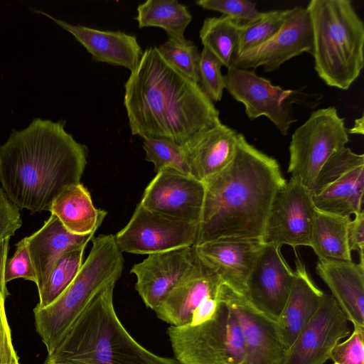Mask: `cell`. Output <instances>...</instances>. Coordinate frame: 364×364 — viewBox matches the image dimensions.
Here are the masks:
<instances>
[{"instance_id":"cell-38","label":"cell","mask_w":364,"mask_h":364,"mask_svg":"<svg viewBox=\"0 0 364 364\" xmlns=\"http://www.w3.org/2000/svg\"><path fill=\"white\" fill-rule=\"evenodd\" d=\"M22 225L19 209L0 188V243L15 235Z\"/></svg>"},{"instance_id":"cell-23","label":"cell","mask_w":364,"mask_h":364,"mask_svg":"<svg viewBox=\"0 0 364 364\" xmlns=\"http://www.w3.org/2000/svg\"><path fill=\"white\" fill-rule=\"evenodd\" d=\"M294 278L284 308L277 321L286 350L318 310L324 293L311 279L306 266L295 252Z\"/></svg>"},{"instance_id":"cell-37","label":"cell","mask_w":364,"mask_h":364,"mask_svg":"<svg viewBox=\"0 0 364 364\" xmlns=\"http://www.w3.org/2000/svg\"><path fill=\"white\" fill-rule=\"evenodd\" d=\"M4 278L6 284L18 278L36 283V274L23 238L16 244L13 257L6 261Z\"/></svg>"},{"instance_id":"cell-42","label":"cell","mask_w":364,"mask_h":364,"mask_svg":"<svg viewBox=\"0 0 364 364\" xmlns=\"http://www.w3.org/2000/svg\"><path fill=\"white\" fill-rule=\"evenodd\" d=\"M363 124L364 117L362 116L361 117L355 120L353 127L347 130L348 134H359L363 135L364 131Z\"/></svg>"},{"instance_id":"cell-33","label":"cell","mask_w":364,"mask_h":364,"mask_svg":"<svg viewBox=\"0 0 364 364\" xmlns=\"http://www.w3.org/2000/svg\"><path fill=\"white\" fill-rule=\"evenodd\" d=\"M221 62L206 48L200 53L199 86L212 101L221 100L225 90V77L221 73Z\"/></svg>"},{"instance_id":"cell-21","label":"cell","mask_w":364,"mask_h":364,"mask_svg":"<svg viewBox=\"0 0 364 364\" xmlns=\"http://www.w3.org/2000/svg\"><path fill=\"white\" fill-rule=\"evenodd\" d=\"M316 272L353 327H364V264L318 259Z\"/></svg>"},{"instance_id":"cell-31","label":"cell","mask_w":364,"mask_h":364,"mask_svg":"<svg viewBox=\"0 0 364 364\" xmlns=\"http://www.w3.org/2000/svg\"><path fill=\"white\" fill-rule=\"evenodd\" d=\"M145 159L154 164L156 173L173 169L191 175V170L182 146L165 139L145 138L142 144Z\"/></svg>"},{"instance_id":"cell-36","label":"cell","mask_w":364,"mask_h":364,"mask_svg":"<svg viewBox=\"0 0 364 364\" xmlns=\"http://www.w3.org/2000/svg\"><path fill=\"white\" fill-rule=\"evenodd\" d=\"M331 359L339 364H364V327L354 326L349 337L335 346Z\"/></svg>"},{"instance_id":"cell-14","label":"cell","mask_w":364,"mask_h":364,"mask_svg":"<svg viewBox=\"0 0 364 364\" xmlns=\"http://www.w3.org/2000/svg\"><path fill=\"white\" fill-rule=\"evenodd\" d=\"M220 297L240 326L245 355L242 364H283L286 353L277 322L256 309L247 298L222 284Z\"/></svg>"},{"instance_id":"cell-26","label":"cell","mask_w":364,"mask_h":364,"mask_svg":"<svg viewBox=\"0 0 364 364\" xmlns=\"http://www.w3.org/2000/svg\"><path fill=\"white\" fill-rule=\"evenodd\" d=\"M350 217L316 209L312 226L310 247L318 259L351 261L348 240Z\"/></svg>"},{"instance_id":"cell-41","label":"cell","mask_w":364,"mask_h":364,"mask_svg":"<svg viewBox=\"0 0 364 364\" xmlns=\"http://www.w3.org/2000/svg\"><path fill=\"white\" fill-rule=\"evenodd\" d=\"M9 239L0 243V292L4 299L9 295L5 282V266L7 261Z\"/></svg>"},{"instance_id":"cell-29","label":"cell","mask_w":364,"mask_h":364,"mask_svg":"<svg viewBox=\"0 0 364 364\" xmlns=\"http://www.w3.org/2000/svg\"><path fill=\"white\" fill-rule=\"evenodd\" d=\"M86 245L65 252L54 264L43 288L38 291L36 308H44L53 302L70 284L79 272Z\"/></svg>"},{"instance_id":"cell-15","label":"cell","mask_w":364,"mask_h":364,"mask_svg":"<svg viewBox=\"0 0 364 364\" xmlns=\"http://www.w3.org/2000/svg\"><path fill=\"white\" fill-rule=\"evenodd\" d=\"M349 323L332 295L324 293L318 310L286 350L283 364H324L335 346L349 336Z\"/></svg>"},{"instance_id":"cell-40","label":"cell","mask_w":364,"mask_h":364,"mask_svg":"<svg viewBox=\"0 0 364 364\" xmlns=\"http://www.w3.org/2000/svg\"><path fill=\"white\" fill-rule=\"evenodd\" d=\"M348 240L350 251L359 253L360 263L364 264V211L355 215L348 228Z\"/></svg>"},{"instance_id":"cell-8","label":"cell","mask_w":364,"mask_h":364,"mask_svg":"<svg viewBox=\"0 0 364 364\" xmlns=\"http://www.w3.org/2000/svg\"><path fill=\"white\" fill-rule=\"evenodd\" d=\"M224 77L225 89L245 106L248 118L254 120L264 116L282 135H287L291 124L297 121L293 115L294 104L314 107V104H318L322 97L319 94L284 90L257 75L255 70L230 66Z\"/></svg>"},{"instance_id":"cell-3","label":"cell","mask_w":364,"mask_h":364,"mask_svg":"<svg viewBox=\"0 0 364 364\" xmlns=\"http://www.w3.org/2000/svg\"><path fill=\"white\" fill-rule=\"evenodd\" d=\"M204 183L205 198L195 245L223 238L262 242L271 206L287 181L275 159L237 134L230 162Z\"/></svg>"},{"instance_id":"cell-25","label":"cell","mask_w":364,"mask_h":364,"mask_svg":"<svg viewBox=\"0 0 364 364\" xmlns=\"http://www.w3.org/2000/svg\"><path fill=\"white\" fill-rule=\"evenodd\" d=\"M48 211L63 225L76 235L95 233L107 215V211L96 208L90 191L82 183L72 185L53 200Z\"/></svg>"},{"instance_id":"cell-2","label":"cell","mask_w":364,"mask_h":364,"mask_svg":"<svg viewBox=\"0 0 364 364\" xmlns=\"http://www.w3.org/2000/svg\"><path fill=\"white\" fill-rule=\"evenodd\" d=\"M65 124L33 119L26 128L13 129L0 146V183L19 210H48L61 191L80 183L87 149Z\"/></svg>"},{"instance_id":"cell-19","label":"cell","mask_w":364,"mask_h":364,"mask_svg":"<svg viewBox=\"0 0 364 364\" xmlns=\"http://www.w3.org/2000/svg\"><path fill=\"white\" fill-rule=\"evenodd\" d=\"M222 284L219 277L196 256L191 271L154 311L159 318L170 326L187 325L193 311L205 299L217 295Z\"/></svg>"},{"instance_id":"cell-30","label":"cell","mask_w":364,"mask_h":364,"mask_svg":"<svg viewBox=\"0 0 364 364\" xmlns=\"http://www.w3.org/2000/svg\"><path fill=\"white\" fill-rule=\"evenodd\" d=\"M284 21V10H273L262 12L257 20L240 24L234 55L256 48L271 39L280 30Z\"/></svg>"},{"instance_id":"cell-28","label":"cell","mask_w":364,"mask_h":364,"mask_svg":"<svg viewBox=\"0 0 364 364\" xmlns=\"http://www.w3.org/2000/svg\"><path fill=\"white\" fill-rule=\"evenodd\" d=\"M240 23L225 16L206 18L199 32L204 48L228 68L236 50Z\"/></svg>"},{"instance_id":"cell-17","label":"cell","mask_w":364,"mask_h":364,"mask_svg":"<svg viewBox=\"0 0 364 364\" xmlns=\"http://www.w3.org/2000/svg\"><path fill=\"white\" fill-rule=\"evenodd\" d=\"M196 255L194 247L149 255L134 264L135 289L145 305L155 310L169 292L191 271Z\"/></svg>"},{"instance_id":"cell-32","label":"cell","mask_w":364,"mask_h":364,"mask_svg":"<svg viewBox=\"0 0 364 364\" xmlns=\"http://www.w3.org/2000/svg\"><path fill=\"white\" fill-rule=\"evenodd\" d=\"M164 58L178 71L199 84L200 53L190 40L181 42L168 38L157 47Z\"/></svg>"},{"instance_id":"cell-43","label":"cell","mask_w":364,"mask_h":364,"mask_svg":"<svg viewBox=\"0 0 364 364\" xmlns=\"http://www.w3.org/2000/svg\"><path fill=\"white\" fill-rule=\"evenodd\" d=\"M333 364H339V363H336V362H333Z\"/></svg>"},{"instance_id":"cell-27","label":"cell","mask_w":364,"mask_h":364,"mask_svg":"<svg viewBox=\"0 0 364 364\" xmlns=\"http://www.w3.org/2000/svg\"><path fill=\"white\" fill-rule=\"evenodd\" d=\"M139 28L159 27L169 38L185 41V31L192 20L187 7L176 0H147L136 9Z\"/></svg>"},{"instance_id":"cell-10","label":"cell","mask_w":364,"mask_h":364,"mask_svg":"<svg viewBox=\"0 0 364 364\" xmlns=\"http://www.w3.org/2000/svg\"><path fill=\"white\" fill-rule=\"evenodd\" d=\"M198 229V224L165 217L139 203L114 239L122 252L149 255L194 246Z\"/></svg>"},{"instance_id":"cell-6","label":"cell","mask_w":364,"mask_h":364,"mask_svg":"<svg viewBox=\"0 0 364 364\" xmlns=\"http://www.w3.org/2000/svg\"><path fill=\"white\" fill-rule=\"evenodd\" d=\"M92 241L89 255L70 284L50 304L33 309L36 328L48 354L96 294L122 275L124 261L114 235H100Z\"/></svg>"},{"instance_id":"cell-24","label":"cell","mask_w":364,"mask_h":364,"mask_svg":"<svg viewBox=\"0 0 364 364\" xmlns=\"http://www.w3.org/2000/svg\"><path fill=\"white\" fill-rule=\"evenodd\" d=\"M237 143V133L221 123L183 145L191 175L205 183L230 162Z\"/></svg>"},{"instance_id":"cell-16","label":"cell","mask_w":364,"mask_h":364,"mask_svg":"<svg viewBox=\"0 0 364 364\" xmlns=\"http://www.w3.org/2000/svg\"><path fill=\"white\" fill-rule=\"evenodd\" d=\"M279 247L263 243L246 285L245 296L262 313L277 322L289 295L294 272Z\"/></svg>"},{"instance_id":"cell-18","label":"cell","mask_w":364,"mask_h":364,"mask_svg":"<svg viewBox=\"0 0 364 364\" xmlns=\"http://www.w3.org/2000/svg\"><path fill=\"white\" fill-rule=\"evenodd\" d=\"M262 244L258 240L223 238L193 247L197 257L223 284L245 296L247 282Z\"/></svg>"},{"instance_id":"cell-34","label":"cell","mask_w":364,"mask_h":364,"mask_svg":"<svg viewBox=\"0 0 364 364\" xmlns=\"http://www.w3.org/2000/svg\"><path fill=\"white\" fill-rule=\"evenodd\" d=\"M196 4L204 9L220 12L240 24L257 20L262 14L255 3L247 0H198Z\"/></svg>"},{"instance_id":"cell-11","label":"cell","mask_w":364,"mask_h":364,"mask_svg":"<svg viewBox=\"0 0 364 364\" xmlns=\"http://www.w3.org/2000/svg\"><path fill=\"white\" fill-rule=\"evenodd\" d=\"M316 210L311 191L291 177L272 203L262 242L279 247L287 245L294 249L310 247Z\"/></svg>"},{"instance_id":"cell-9","label":"cell","mask_w":364,"mask_h":364,"mask_svg":"<svg viewBox=\"0 0 364 364\" xmlns=\"http://www.w3.org/2000/svg\"><path fill=\"white\" fill-rule=\"evenodd\" d=\"M311 193L318 210L349 217L361 212L364 154L346 146L333 154L319 171Z\"/></svg>"},{"instance_id":"cell-7","label":"cell","mask_w":364,"mask_h":364,"mask_svg":"<svg viewBox=\"0 0 364 364\" xmlns=\"http://www.w3.org/2000/svg\"><path fill=\"white\" fill-rule=\"evenodd\" d=\"M348 141L344 119L336 108L318 109L291 136L287 172L311 191L323 166Z\"/></svg>"},{"instance_id":"cell-35","label":"cell","mask_w":364,"mask_h":364,"mask_svg":"<svg viewBox=\"0 0 364 364\" xmlns=\"http://www.w3.org/2000/svg\"><path fill=\"white\" fill-rule=\"evenodd\" d=\"M223 354L225 364H242L245 355L244 338L240 326L237 318L228 308Z\"/></svg>"},{"instance_id":"cell-12","label":"cell","mask_w":364,"mask_h":364,"mask_svg":"<svg viewBox=\"0 0 364 364\" xmlns=\"http://www.w3.org/2000/svg\"><path fill=\"white\" fill-rule=\"evenodd\" d=\"M313 31L306 8L284 10V21L278 33L263 44L232 56L231 66L255 70L263 66L271 72L304 53H312Z\"/></svg>"},{"instance_id":"cell-20","label":"cell","mask_w":364,"mask_h":364,"mask_svg":"<svg viewBox=\"0 0 364 364\" xmlns=\"http://www.w3.org/2000/svg\"><path fill=\"white\" fill-rule=\"evenodd\" d=\"M53 20L71 33L96 61L124 67L132 72L138 65L143 50L136 36L122 31H101L82 25H73L57 19L43 11L33 9Z\"/></svg>"},{"instance_id":"cell-22","label":"cell","mask_w":364,"mask_h":364,"mask_svg":"<svg viewBox=\"0 0 364 364\" xmlns=\"http://www.w3.org/2000/svg\"><path fill=\"white\" fill-rule=\"evenodd\" d=\"M95 233L76 235L69 232L53 214L36 232L24 237L36 274V286L39 291L58 258L66 251L87 245Z\"/></svg>"},{"instance_id":"cell-39","label":"cell","mask_w":364,"mask_h":364,"mask_svg":"<svg viewBox=\"0 0 364 364\" xmlns=\"http://www.w3.org/2000/svg\"><path fill=\"white\" fill-rule=\"evenodd\" d=\"M5 300L0 292V364H20L12 343L5 311Z\"/></svg>"},{"instance_id":"cell-5","label":"cell","mask_w":364,"mask_h":364,"mask_svg":"<svg viewBox=\"0 0 364 364\" xmlns=\"http://www.w3.org/2000/svg\"><path fill=\"white\" fill-rule=\"evenodd\" d=\"M315 70L325 83L348 90L364 66V24L349 0H311Z\"/></svg>"},{"instance_id":"cell-13","label":"cell","mask_w":364,"mask_h":364,"mask_svg":"<svg viewBox=\"0 0 364 364\" xmlns=\"http://www.w3.org/2000/svg\"><path fill=\"white\" fill-rule=\"evenodd\" d=\"M205 193V183L191 175L163 169L149 182L139 203L151 212L198 225Z\"/></svg>"},{"instance_id":"cell-4","label":"cell","mask_w":364,"mask_h":364,"mask_svg":"<svg viewBox=\"0 0 364 364\" xmlns=\"http://www.w3.org/2000/svg\"><path fill=\"white\" fill-rule=\"evenodd\" d=\"M115 284L90 301L44 364H180L149 351L129 334L114 310Z\"/></svg>"},{"instance_id":"cell-1","label":"cell","mask_w":364,"mask_h":364,"mask_svg":"<svg viewBox=\"0 0 364 364\" xmlns=\"http://www.w3.org/2000/svg\"><path fill=\"white\" fill-rule=\"evenodd\" d=\"M124 105L133 135L181 146L222 122L219 111L194 82L148 47L124 84Z\"/></svg>"}]
</instances>
